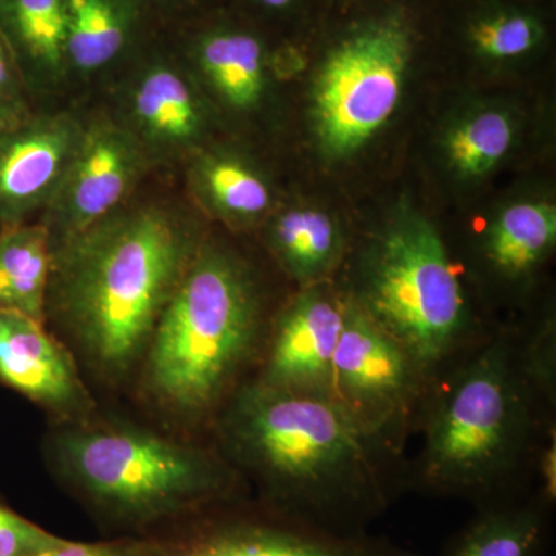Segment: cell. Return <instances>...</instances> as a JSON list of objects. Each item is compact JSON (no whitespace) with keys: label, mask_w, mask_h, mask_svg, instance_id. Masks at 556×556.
I'll return each instance as SVG.
<instances>
[{"label":"cell","mask_w":556,"mask_h":556,"mask_svg":"<svg viewBox=\"0 0 556 556\" xmlns=\"http://www.w3.org/2000/svg\"><path fill=\"white\" fill-rule=\"evenodd\" d=\"M218 450L274 510L340 533H367L399 486L401 457L332 396L241 383L212 420Z\"/></svg>","instance_id":"6da1fadb"},{"label":"cell","mask_w":556,"mask_h":556,"mask_svg":"<svg viewBox=\"0 0 556 556\" xmlns=\"http://www.w3.org/2000/svg\"><path fill=\"white\" fill-rule=\"evenodd\" d=\"M201 244L163 208L116 211L54 249L46 317L54 314L94 376L123 382Z\"/></svg>","instance_id":"7a4b0ae2"},{"label":"cell","mask_w":556,"mask_h":556,"mask_svg":"<svg viewBox=\"0 0 556 556\" xmlns=\"http://www.w3.org/2000/svg\"><path fill=\"white\" fill-rule=\"evenodd\" d=\"M555 407L527 375L517 332L485 334L428 391L409 481L478 507L517 500ZM527 496V495H526Z\"/></svg>","instance_id":"3957f363"},{"label":"cell","mask_w":556,"mask_h":556,"mask_svg":"<svg viewBox=\"0 0 556 556\" xmlns=\"http://www.w3.org/2000/svg\"><path fill=\"white\" fill-rule=\"evenodd\" d=\"M47 455L58 478L109 538H146L247 497V481L219 450L134 424H54Z\"/></svg>","instance_id":"277c9868"},{"label":"cell","mask_w":556,"mask_h":556,"mask_svg":"<svg viewBox=\"0 0 556 556\" xmlns=\"http://www.w3.org/2000/svg\"><path fill=\"white\" fill-rule=\"evenodd\" d=\"M266 334L254 270L203 243L153 329L138 368L142 391L182 422H212L258 364Z\"/></svg>","instance_id":"5b68a950"},{"label":"cell","mask_w":556,"mask_h":556,"mask_svg":"<svg viewBox=\"0 0 556 556\" xmlns=\"http://www.w3.org/2000/svg\"><path fill=\"white\" fill-rule=\"evenodd\" d=\"M342 292L407 351L430 388L485 336L447 244L417 212H399L365 241Z\"/></svg>","instance_id":"8992f818"},{"label":"cell","mask_w":556,"mask_h":556,"mask_svg":"<svg viewBox=\"0 0 556 556\" xmlns=\"http://www.w3.org/2000/svg\"><path fill=\"white\" fill-rule=\"evenodd\" d=\"M412 58L408 28L371 22L339 42L318 70L313 119L318 148L343 160L367 146L396 112Z\"/></svg>","instance_id":"52a82bcc"},{"label":"cell","mask_w":556,"mask_h":556,"mask_svg":"<svg viewBox=\"0 0 556 556\" xmlns=\"http://www.w3.org/2000/svg\"><path fill=\"white\" fill-rule=\"evenodd\" d=\"M148 556H419L368 533H340L248 497L146 536Z\"/></svg>","instance_id":"ba28073f"},{"label":"cell","mask_w":556,"mask_h":556,"mask_svg":"<svg viewBox=\"0 0 556 556\" xmlns=\"http://www.w3.org/2000/svg\"><path fill=\"white\" fill-rule=\"evenodd\" d=\"M346 300L332 397L393 455L416 433L430 386L413 357Z\"/></svg>","instance_id":"9c48e42d"},{"label":"cell","mask_w":556,"mask_h":556,"mask_svg":"<svg viewBox=\"0 0 556 556\" xmlns=\"http://www.w3.org/2000/svg\"><path fill=\"white\" fill-rule=\"evenodd\" d=\"M142 160L139 139L118 124L101 119L84 127L67 174L40 222L53 251L119 211L137 185Z\"/></svg>","instance_id":"30bf717a"},{"label":"cell","mask_w":556,"mask_h":556,"mask_svg":"<svg viewBox=\"0 0 556 556\" xmlns=\"http://www.w3.org/2000/svg\"><path fill=\"white\" fill-rule=\"evenodd\" d=\"M345 308V295L328 281L302 288L274 320L252 379L278 390L332 396Z\"/></svg>","instance_id":"8fae6325"},{"label":"cell","mask_w":556,"mask_h":556,"mask_svg":"<svg viewBox=\"0 0 556 556\" xmlns=\"http://www.w3.org/2000/svg\"><path fill=\"white\" fill-rule=\"evenodd\" d=\"M0 386L27 397L54 424L97 415L70 348L54 339L43 321L7 309H0Z\"/></svg>","instance_id":"7c38bea8"},{"label":"cell","mask_w":556,"mask_h":556,"mask_svg":"<svg viewBox=\"0 0 556 556\" xmlns=\"http://www.w3.org/2000/svg\"><path fill=\"white\" fill-rule=\"evenodd\" d=\"M84 126L70 115L28 113L0 130V229L24 225L56 195Z\"/></svg>","instance_id":"4fadbf2b"},{"label":"cell","mask_w":556,"mask_h":556,"mask_svg":"<svg viewBox=\"0 0 556 556\" xmlns=\"http://www.w3.org/2000/svg\"><path fill=\"white\" fill-rule=\"evenodd\" d=\"M556 244V208L522 200L497 212L481 240V260L497 283L525 289L551 257Z\"/></svg>","instance_id":"5bb4252c"},{"label":"cell","mask_w":556,"mask_h":556,"mask_svg":"<svg viewBox=\"0 0 556 556\" xmlns=\"http://www.w3.org/2000/svg\"><path fill=\"white\" fill-rule=\"evenodd\" d=\"M552 510L533 495L478 507L441 556H547Z\"/></svg>","instance_id":"9a60e30c"},{"label":"cell","mask_w":556,"mask_h":556,"mask_svg":"<svg viewBox=\"0 0 556 556\" xmlns=\"http://www.w3.org/2000/svg\"><path fill=\"white\" fill-rule=\"evenodd\" d=\"M130 115L141 137L161 149L189 148L199 141L206 126L192 84L167 65L150 67L135 83Z\"/></svg>","instance_id":"2e32d148"},{"label":"cell","mask_w":556,"mask_h":556,"mask_svg":"<svg viewBox=\"0 0 556 556\" xmlns=\"http://www.w3.org/2000/svg\"><path fill=\"white\" fill-rule=\"evenodd\" d=\"M268 244L285 273L302 288L328 281L345 255L338 219L316 207L280 212L270 222Z\"/></svg>","instance_id":"e0dca14e"},{"label":"cell","mask_w":556,"mask_h":556,"mask_svg":"<svg viewBox=\"0 0 556 556\" xmlns=\"http://www.w3.org/2000/svg\"><path fill=\"white\" fill-rule=\"evenodd\" d=\"M65 27L67 0H0V33L24 80L60 75Z\"/></svg>","instance_id":"ac0fdd59"},{"label":"cell","mask_w":556,"mask_h":556,"mask_svg":"<svg viewBox=\"0 0 556 556\" xmlns=\"http://www.w3.org/2000/svg\"><path fill=\"white\" fill-rule=\"evenodd\" d=\"M53 247L42 223L0 229V309L46 321Z\"/></svg>","instance_id":"d6986e66"},{"label":"cell","mask_w":556,"mask_h":556,"mask_svg":"<svg viewBox=\"0 0 556 556\" xmlns=\"http://www.w3.org/2000/svg\"><path fill=\"white\" fill-rule=\"evenodd\" d=\"M197 62L201 73L230 108L249 110L262 100L266 61L262 42L241 31L212 33L200 40Z\"/></svg>","instance_id":"ffe728a7"},{"label":"cell","mask_w":556,"mask_h":556,"mask_svg":"<svg viewBox=\"0 0 556 556\" xmlns=\"http://www.w3.org/2000/svg\"><path fill=\"white\" fill-rule=\"evenodd\" d=\"M192 185L215 215L232 223L255 222L273 203V193L263 175L229 153L201 156L192 169Z\"/></svg>","instance_id":"44dd1931"},{"label":"cell","mask_w":556,"mask_h":556,"mask_svg":"<svg viewBox=\"0 0 556 556\" xmlns=\"http://www.w3.org/2000/svg\"><path fill=\"white\" fill-rule=\"evenodd\" d=\"M517 135V121L507 110H473L445 134V159L459 177L481 178L506 159Z\"/></svg>","instance_id":"7402d4cb"},{"label":"cell","mask_w":556,"mask_h":556,"mask_svg":"<svg viewBox=\"0 0 556 556\" xmlns=\"http://www.w3.org/2000/svg\"><path fill=\"white\" fill-rule=\"evenodd\" d=\"M127 39V22L115 0H67L65 61L91 73L110 64Z\"/></svg>","instance_id":"603a6c76"},{"label":"cell","mask_w":556,"mask_h":556,"mask_svg":"<svg viewBox=\"0 0 556 556\" xmlns=\"http://www.w3.org/2000/svg\"><path fill=\"white\" fill-rule=\"evenodd\" d=\"M544 31L535 17L525 13H495L471 25L470 42L479 56L510 61L535 50Z\"/></svg>","instance_id":"cb8c5ba5"},{"label":"cell","mask_w":556,"mask_h":556,"mask_svg":"<svg viewBox=\"0 0 556 556\" xmlns=\"http://www.w3.org/2000/svg\"><path fill=\"white\" fill-rule=\"evenodd\" d=\"M519 353L541 396L556 407V328L555 318L546 316L532 331L518 334Z\"/></svg>","instance_id":"d4e9b609"},{"label":"cell","mask_w":556,"mask_h":556,"mask_svg":"<svg viewBox=\"0 0 556 556\" xmlns=\"http://www.w3.org/2000/svg\"><path fill=\"white\" fill-rule=\"evenodd\" d=\"M62 541L0 501V556H42Z\"/></svg>","instance_id":"484cf974"},{"label":"cell","mask_w":556,"mask_h":556,"mask_svg":"<svg viewBox=\"0 0 556 556\" xmlns=\"http://www.w3.org/2000/svg\"><path fill=\"white\" fill-rule=\"evenodd\" d=\"M24 89L25 80L0 33V130L14 126L30 113Z\"/></svg>","instance_id":"4316f807"},{"label":"cell","mask_w":556,"mask_h":556,"mask_svg":"<svg viewBox=\"0 0 556 556\" xmlns=\"http://www.w3.org/2000/svg\"><path fill=\"white\" fill-rule=\"evenodd\" d=\"M530 478L535 481V493L544 506L555 507L556 501V427L554 422L548 424L543 437L538 442L535 455L532 460V475Z\"/></svg>","instance_id":"83f0119b"},{"label":"cell","mask_w":556,"mask_h":556,"mask_svg":"<svg viewBox=\"0 0 556 556\" xmlns=\"http://www.w3.org/2000/svg\"><path fill=\"white\" fill-rule=\"evenodd\" d=\"M42 556H148V551L144 538L113 536L94 543L64 538L60 546Z\"/></svg>","instance_id":"f1b7e54d"},{"label":"cell","mask_w":556,"mask_h":556,"mask_svg":"<svg viewBox=\"0 0 556 556\" xmlns=\"http://www.w3.org/2000/svg\"><path fill=\"white\" fill-rule=\"evenodd\" d=\"M263 5L269 7V9H285L292 0H260Z\"/></svg>","instance_id":"f546056e"}]
</instances>
